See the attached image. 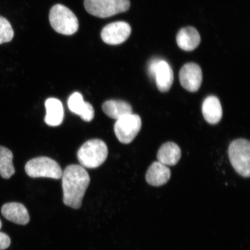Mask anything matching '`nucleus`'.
I'll return each mask as SVG.
<instances>
[{
	"label": "nucleus",
	"mask_w": 250,
	"mask_h": 250,
	"mask_svg": "<svg viewBox=\"0 0 250 250\" xmlns=\"http://www.w3.org/2000/svg\"><path fill=\"white\" fill-rule=\"evenodd\" d=\"M142 120L139 115L131 114L118 120L114 125V132L122 143L127 145L135 138L142 128Z\"/></svg>",
	"instance_id": "nucleus-7"
},
{
	"label": "nucleus",
	"mask_w": 250,
	"mask_h": 250,
	"mask_svg": "<svg viewBox=\"0 0 250 250\" xmlns=\"http://www.w3.org/2000/svg\"><path fill=\"white\" fill-rule=\"evenodd\" d=\"M231 165L240 176L249 178L250 175V143L239 139L233 141L228 148Z\"/></svg>",
	"instance_id": "nucleus-4"
},
{
	"label": "nucleus",
	"mask_w": 250,
	"mask_h": 250,
	"mask_svg": "<svg viewBox=\"0 0 250 250\" xmlns=\"http://www.w3.org/2000/svg\"><path fill=\"white\" fill-rule=\"evenodd\" d=\"M68 107L73 113L79 116L86 122H90L95 117V110L91 104L83 101L80 93L75 92L70 96Z\"/></svg>",
	"instance_id": "nucleus-11"
},
{
	"label": "nucleus",
	"mask_w": 250,
	"mask_h": 250,
	"mask_svg": "<svg viewBox=\"0 0 250 250\" xmlns=\"http://www.w3.org/2000/svg\"><path fill=\"white\" fill-rule=\"evenodd\" d=\"M170 177L171 171L167 166L154 162L146 171V180L149 185L161 187L167 184Z\"/></svg>",
	"instance_id": "nucleus-12"
},
{
	"label": "nucleus",
	"mask_w": 250,
	"mask_h": 250,
	"mask_svg": "<svg viewBox=\"0 0 250 250\" xmlns=\"http://www.w3.org/2000/svg\"><path fill=\"white\" fill-rule=\"evenodd\" d=\"M161 59L159 58L152 59L151 61L149 62L148 65V72L150 78H153L155 80V72L156 68H157L159 62Z\"/></svg>",
	"instance_id": "nucleus-21"
},
{
	"label": "nucleus",
	"mask_w": 250,
	"mask_h": 250,
	"mask_svg": "<svg viewBox=\"0 0 250 250\" xmlns=\"http://www.w3.org/2000/svg\"><path fill=\"white\" fill-rule=\"evenodd\" d=\"M181 157V149L177 144L173 142L164 144L157 153L158 162L166 166L177 165Z\"/></svg>",
	"instance_id": "nucleus-17"
},
{
	"label": "nucleus",
	"mask_w": 250,
	"mask_h": 250,
	"mask_svg": "<svg viewBox=\"0 0 250 250\" xmlns=\"http://www.w3.org/2000/svg\"><path fill=\"white\" fill-rule=\"evenodd\" d=\"M46 111L44 119L45 123L51 126H58L63 121L64 113L63 106L59 100L49 98L45 102Z\"/></svg>",
	"instance_id": "nucleus-16"
},
{
	"label": "nucleus",
	"mask_w": 250,
	"mask_h": 250,
	"mask_svg": "<svg viewBox=\"0 0 250 250\" xmlns=\"http://www.w3.org/2000/svg\"><path fill=\"white\" fill-rule=\"evenodd\" d=\"M11 245V239L8 234L0 232V250H4Z\"/></svg>",
	"instance_id": "nucleus-22"
},
{
	"label": "nucleus",
	"mask_w": 250,
	"mask_h": 250,
	"mask_svg": "<svg viewBox=\"0 0 250 250\" xmlns=\"http://www.w3.org/2000/svg\"><path fill=\"white\" fill-rule=\"evenodd\" d=\"M155 80L159 91L167 92L170 90L174 81L173 70L167 62H159L155 72Z\"/></svg>",
	"instance_id": "nucleus-15"
},
{
	"label": "nucleus",
	"mask_w": 250,
	"mask_h": 250,
	"mask_svg": "<svg viewBox=\"0 0 250 250\" xmlns=\"http://www.w3.org/2000/svg\"><path fill=\"white\" fill-rule=\"evenodd\" d=\"M131 31L132 29L129 23L123 21H115L103 28L101 37L107 44L120 45L129 38Z\"/></svg>",
	"instance_id": "nucleus-8"
},
{
	"label": "nucleus",
	"mask_w": 250,
	"mask_h": 250,
	"mask_svg": "<svg viewBox=\"0 0 250 250\" xmlns=\"http://www.w3.org/2000/svg\"><path fill=\"white\" fill-rule=\"evenodd\" d=\"M14 31L7 19L0 16V45L11 42Z\"/></svg>",
	"instance_id": "nucleus-20"
},
{
	"label": "nucleus",
	"mask_w": 250,
	"mask_h": 250,
	"mask_svg": "<svg viewBox=\"0 0 250 250\" xmlns=\"http://www.w3.org/2000/svg\"><path fill=\"white\" fill-rule=\"evenodd\" d=\"M202 112L207 123L211 125L218 124L223 114L220 100L215 96L207 97L203 103Z\"/></svg>",
	"instance_id": "nucleus-14"
},
{
	"label": "nucleus",
	"mask_w": 250,
	"mask_h": 250,
	"mask_svg": "<svg viewBox=\"0 0 250 250\" xmlns=\"http://www.w3.org/2000/svg\"><path fill=\"white\" fill-rule=\"evenodd\" d=\"M49 21L56 32L65 36L73 35L79 28L78 19L69 8L56 4L49 12Z\"/></svg>",
	"instance_id": "nucleus-3"
},
{
	"label": "nucleus",
	"mask_w": 250,
	"mask_h": 250,
	"mask_svg": "<svg viewBox=\"0 0 250 250\" xmlns=\"http://www.w3.org/2000/svg\"><path fill=\"white\" fill-rule=\"evenodd\" d=\"M108 148L105 143L99 139L87 141L81 146L77 158L81 167L95 168L101 166L107 159Z\"/></svg>",
	"instance_id": "nucleus-2"
},
{
	"label": "nucleus",
	"mask_w": 250,
	"mask_h": 250,
	"mask_svg": "<svg viewBox=\"0 0 250 250\" xmlns=\"http://www.w3.org/2000/svg\"><path fill=\"white\" fill-rule=\"evenodd\" d=\"M63 203L74 209L81 207L84 195L90 183V177L81 166L71 165L62 173Z\"/></svg>",
	"instance_id": "nucleus-1"
},
{
	"label": "nucleus",
	"mask_w": 250,
	"mask_h": 250,
	"mask_svg": "<svg viewBox=\"0 0 250 250\" xmlns=\"http://www.w3.org/2000/svg\"><path fill=\"white\" fill-rule=\"evenodd\" d=\"M25 171L31 178H51L60 179L62 176V168L54 159L41 156L34 158L25 165Z\"/></svg>",
	"instance_id": "nucleus-6"
},
{
	"label": "nucleus",
	"mask_w": 250,
	"mask_h": 250,
	"mask_svg": "<svg viewBox=\"0 0 250 250\" xmlns=\"http://www.w3.org/2000/svg\"><path fill=\"white\" fill-rule=\"evenodd\" d=\"M84 7L89 14L106 18L126 12L130 2V0H85Z\"/></svg>",
	"instance_id": "nucleus-5"
},
{
	"label": "nucleus",
	"mask_w": 250,
	"mask_h": 250,
	"mask_svg": "<svg viewBox=\"0 0 250 250\" xmlns=\"http://www.w3.org/2000/svg\"><path fill=\"white\" fill-rule=\"evenodd\" d=\"M181 85L190 92H196L201 87L203 74L201 67L195 62H188L181 68L179 73Z\"/></svg>",
	"instance_id": "nucleus-9"
},
{
	"label": "nucleus",
	"mask_w": 250,
	"mask_h": 250,
	"mask_svg": "<svg viewBox=\"0 0 250 250\" xmlns=\"http://www.w3.org/2000/svg\"><path fill=\"white\" fill-rule=\"evenodd\" d=\"M1 227H2V223H1V220H0V229H1Z\"/></svg>",
	"instance_id": "nucleus-23"
},
{
	"label": "nucleus",
	"mask_w": 250,
	"mask_h": 250,
	"mask_svg": "<svg viewBox=\"0 0 250 250\" xmlns=\"http://www.w3.org/2000/svg\"><path fill=\"white\" fill-rule=\"evenodd\" d=\"M1 214L7 220L21 226H26L30 221L29 212L20 203H6L2 206Z\"/></svg>",
	"instance_id": "nucleus-10"
},
{
	"label": "nucleus",
	"mask_w": 250,
	"mask_h": 250,
	"mask_svg": "<svg viewBox=\"0 0 250 250\" xmlns=\"http://www.w3.org/2000/svg\"><path fill=\"white\" fill-rule=\"evenodd\" d=\"M102 109L108 117L114 120L133 114L132 106L129 103L120 100H109L102 105Z\"/></svg>",
	"instance_id": "nucleus-18"
},
{
	"label": "nucleus",
	"mask_w": 250,
	"mask_h": 250,
	"mask_svg": "<svg viewBox=\"0 0 250 250\" xmlns=\"http://www.w3.org/2000/svg\"><path fill=\"white\" fill-rule=\"evenodd\" d=\"M13 154L11 150L0 146V176L9 179L15 173L13 163Z\"/></svg>",
	"instance_id": "nucleus-19"
},
{
	"label": "nucleus",
	"mask_w": 250,
	"mask_h": 250,
	"mask_svg": "<svg viewBox=\"0 0 250 250\" xmlns=\"http://www.w3.org/2000/svg\"><path fill=\"white\" fill-rule=\"evenodd\" d=\"M176 41L179 48L185 51H192L201 43V38L195 27H183L178 33Z\"/></svg>",
	"instance_id": "nucleus-13"
}]
</instances>
